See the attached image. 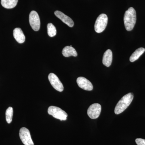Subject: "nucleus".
Here are the masks:
<instances>
[{
	"instance_id": "nucleus-1",
	"label": "nucleus",
	"mask_w": 145,
	"mask_h": 145,
	"mask_svg": "<svg viewBox=\"0 0 145 145\" xmlns=\"http://www.w3.org/2000/svg\"><path fill=\"white\" fill-rule=\"evenodd\" d=\"M136 22V13L133 7H130L125 12L124 22L127 31H130L134 28Z\"/></svg>"
},
{
	"instance_id": "nucleus-2",
	"label": "nucleus",
	"mask_w": 145,
	"mask_h": 145,
	"mask_svg": "<svg viewBox=\"0 0 145 145\" xmlns=\"http://www.w3.org/2000/svg\"><path fill=\"white\" fill-rule=\"evenodd\" d=\"M133 99V94L132 93H127L123 96L118 102L114 109V113L116 114H121L126 109Z\"/></svg>"
},
{
	"instance_id": "nucleus-3",
	"label": "nucleus",
	"mask_w": 145,
	"mask_h": 145,
	"mask_svg": "<svg viewBox=\"0 0 145 145\" xmlns=\"http://www.w3.org/2000/svg\"><path fill=\"white\" fill-rule=\"evenodd\" d=\"M48 112L50 115L61 121H65L67 119V113L58 107L50 106L48 110Z\"/></svg>"
},
{
	"instance_id": "nucleus-4",
	"label": "nucleus",
	"mask_w": 145,
	"mask_h": 145,
	"mask_svg": "<svg viewBox=\"0 0 145 145\" xmlns=\"http://www.w3.org/2000/svg\"><path fill=\"white\" fill-rule=\"evenodd\" d=\"M108 18L106 14H101L96 19L94 25V29L97 33H100L103 31L107 25Z\"/></svg>"
},
{
	"instance_id": "nucleus-5",
	"label": "nucleus",
	"mask_w": 145,
	"mask_h": 145,
	"mask_svg": "<svg viewBox=\"0 0 145 145\" xmlns=\"http://www.w3.org/2000/svg\"><path fill=\"white\" fill-rule=\"evenodd\" d=\"M29 22L31 28L35 31H39L40 26V22L39 14L34 10L30 12L29 16Z\"/></svg>"
},
{
	"instance_id": "nucleus-6",
	"label": "nucleus",
	"mask_w": 145,
	"mask_h": 145,
	"mask_svg": "<svg viewBox=\"0 0 145 145\" xmlns=\"http://www.w3.org/2000/svg\"><path fill=\"white\" fill-rule=\"evenodd\" d=\"M20 138L21 141L25 145H34V143L31 138L30 132L27 129L22 127L20 129Z\"/></svg>"
},
{
	"instance_id": "nucleus-7",
	"label": "nucleus",
	"mask_w": 145,
	"mask_h": 145,
	"mask_svg": "<svg viewBox=\"0 0 145 145\" xmlns=\"http://www.w3.org/2000/svg\"><path fill=\"white\" fill-rule=\"evenodd\" d=\"M48 80L51 85L56 90L61 92L63 90L64 87L62 83L57 75L53 73H50L48 75Z\"/></svg>"
},
{
	"instance_id": "nucleus-8",
	"label": "nucleus",
	"mask_w": 145,
	"mask_h": 145,
	"mask_svg": "<svg viewBox=\"0 0 145 145\" xmlns=\"http://www.w3.org/2000/svg\"><path fill=\"white\" fill-rule=\"evenodd\" d=\"M101 106L100 104H92L89 107L87 113L89 117L91 119L98 118L101 114Z\"/></svg>"
},
{
	"instance_id": "nucleus-9",
	"label": "nucleus",
	"mask_w": 145,
	"mask_h": 145,
	"mask_svg": "<svg viewBox=\"0 0 145 145\" xmlns=\"http://www.w3.org/2000/svg\"><path fill=\"white\" fill-rule=\"evenodd\" d=\"M77 83L79 87L84 90L91 91L93 89L92 84L86 78L83 77H79L77 79Z\"/></svg>"
},
{
	"instance_id": "nucleus-10",
	"label": "nucleus",
	"mask_w": 145,
	"mask_h": 145,
	"mask_svg": "<svg viewBox=\"0 0 145 145\" xmlns=\"http://www.w3.org/2000/svg\"><path fill=\"white\" fill-rule=\"evenodd\" d=\"M54 14L57 18L62 21L63 22L67 25L68 26L71 27L74 25V22L72 19L61 11L56 10L54 12Z\"/></svg>"
},
{
	"instance_id": "nucleus-11",
	"label": "nucleus",
	"mask_w": 145,
	"mask_h": 145,
	"mask_svg": "<svg viewBox=\"0 0 145 145\" xmlns=\"http://www.w3.org/2000/svg\"><path fill=\"white\" fill-rule=\"evenodd\" d=\"M13 34L14 38L19 43H23L25 41V36L21 28H15L13 30Z\"/></svg>"
},
{
	"instance_id": "nucleus-12",
	"label": "nucleus",
	"mask_w": 145,
	"mask_h": 145,
	"mask_svg": "<svg viewBox=\"0 0 145 145\" xmlns=\"http://www.w3.org/2000/svg\"><path fill=\"white\" fill-rule=\"evenodd\" d=\"M112 60V52L110 50H107L104 53L103 57V64L107 67H109L111 65Z\"/></svg>"
},
{
	"instance_id": "nucleus-13",
	"label": "nucleus",
	"mask_w": 145,
	"mask_h": 145,
	"mask_svg": "<svg viewBox=\"0 0 145 145\" xmlns=\"http://www.w3.org/2000/svg\"><path fill=\"white\" fill-rule=\"evenodd\" d=\"M63 55L65 57H67L70 56L77 57L78 53L75 48L71 46H67L64 48L62 50Z\"/></svg>"
},
{
	"instance_id": "nucleus-14",
	"label": "nucleus",
	"mask_w": 145,
	"mask_h": 145,
	"mask_svg": "<svg viewBox=\"0 0 145 145\" xmlns=\"http://www.w3.org/2000/svg\"><path fill=\"white\" fill-rule=\"evenodd\" d=\"M145 49L144 48H140L136 50L130 57V61L133 62L138 59L140 56L144 52Z\"/></svg>"
},
{
	"instance_id": "nucleus-15",
	"label": "nucleus",
	"mask_w": 145,
	"mask_h": 145,
	"mask_svg": "<svg viewBox=\"0 0 145 145\" xmlns=\"http://www.w3.org/2000/svg\"><path fill=\"white\" fill-rule=\"evenodd\" d=\"M18 0H1L3 7L6 8H12L17 5Z\"/></svg>"
},
{
	"instance_id": "nucleus-16",
	"label": "nucleus",
	"mask_w": 145,
	"mask_h": 145,
	"mask_svg": "<svg viewBox=\"0 0 145 145\" xmlns=\"http://www.w3.org/2000/svg\"><path fill=\"white\" fill-rule=\"evenodd\" d=\"M13 108L9 107L6 111V120L8 123L9 124L12 122L13 116Z\"/></svg>"
},
{
	"instance_id": "nucleus-17",
	"label": "nucleus",
	"mask_w": 145,
	"mask_h": 145,
	"mask_svg": "<svg viewBox=\"0 0 145 145\" xmlns=\"http://www.w3.org/2000/svg\"><path fill=\"white\" fill-rule=\"evenodd\" d=\"M48 34L50 37H54L57 34V30L54 25L49 23L47 25Z\"/></svg>"
},
{
	"instance_id": "nucleus-18",
	"label": "nucleus",
	"mask_w": 145,
	"mask_h": 145,
	"mask_svg": "<svg viewBox=\"0 0 145 145\" xmlns=\"http://www.w3.org/2000/svg\"><path fill=\"white\" fill-rule=\"evenodd\" d=\"M135 142L137 145H145V139L137 138L135 140Z\"/></svg>"
}]
</instances>
